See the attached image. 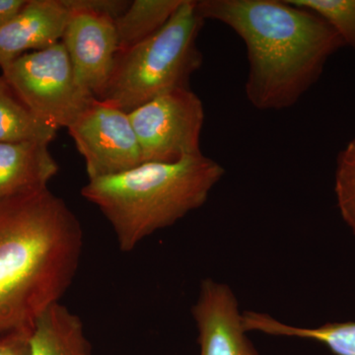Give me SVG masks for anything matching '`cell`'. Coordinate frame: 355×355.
Returning <instances> with one entry per match:
<instances>
[{
  "label": "cell",
  "instance_id": "cell-6",
  "mask_svg": "<svg viewBox=\"0 0 355 355\" xmlns=\"http://www.w3.org/2000/svg\"><path fill=\"white\" fill-rule=\"evenodd\" d=\"M144 163H173L202 154V100L191 89L160 96L128 113Z\"/></svg>",
  "mask_w": 355,
  "mask_h": 355
},
{
  "label": "cell",
  "instance_id": "cell-8",
  "mask_svg": "<svg viewBox=\"0 0 355 355\" xmlns=\"http://www.w3.org/2000/svg\"><path fill=\"white\" fill-rule=\"evenodd\" d=\"M62 44L74 76L87 94L101 99L119 51L114 20L88 12H71Z\"/></svg>",
  "mask_w": 355,
  "mask_h": 355
},
{
  "label": "cell",
  "instance_id": "cell-7",
  "mask_svg": "<svg viewBox=\"0 0 355 355\" xmlns=\"http://www.w3.org/2000/svg\"><path fill=\"white\" fill-rule=\"evenodd\" d=\"M67 130L85 161L88 180L121 174L144 163L130 116L112 103L95 98Z\"/></svg>",
  "mask_w": 355,
  "mask_h": 355
},
{
  "label": "cell",
  "instance_id": "cell-10",
  "mask_svg": "<svg viewBox=\"0 0 355 355\" xmlns=\"http://www.w3.org/2000/svg\"><path fill=\"white\" fill-rule=\"evenodd\" d=\"M71 11L64 0H27L0 28V69L29 53L60 43Z\"/></svg>",
  "mask_w": 355,
  "mask_h": 355
},
{
  "label": "cell",
  "instance_id": "cell-13",
  "mask_svg": "<svg viewBox=\"0 0 355 355\" xmlns=\"http://www.w3.org/2000/svg\"><path fill=\"white\" fill-rule=\"evenodd\" d=\"M242 316L246 331L316 340L326 345L335 355H355V322L328 323L318 328L307 329L282 323L265 313L247 311Z\"/></svg>",
  "mask_w": 355,
  "mask_h": 355
},
{
  "label": "cell",
  "instance_id": "cell-5",
  "mask_svg": "<svg viewBox=\"0 0 355 355\" xmlns=\"http://www.w3.org/2000/svg\"><path fill=\"white\" fill-rule=\"evenodd\" d=\"M2 76L33 113L51 127L69 128L94 97L77 83L62 42L2 67Z\"/></svg>",
  "mask_w": 355,
  "mask_h": 355
},
{
  "label": "cell",
  "instance_id": "cell-15",
  "mask_svg": "<svg viewBox=\"0 0 355 355\" xmlns=\"http://www.w3.org/2000/svg\"><path fill=\"white\" fill-rule=\"evenodd\" d=\"M184 0H135L114 20L119 51L150 38L174 15Z\"/></svg>",
  "mask_w": 355,
  "mask_h": 355
},
{
  "label": "cell",
  "instance_id": "cell-2",
  "mask_svg": "<svg viewBox=\"0 0 355 355\" xmlns=\"http://www.w3.org/2000/svg\"><path fill=\"white\" fill-rule=\"evenodd\" d=\"M196 6L203 20L218 21L242 40L249 64L245 93L260 111L294 106L345 46L323 18L289 0H200Z\"/></svg>",
  "mask_w": 355,
  "mask_h": 355
},
{
  "label": "cell",
  "instance_id": "cell-19",
  "mask_svg": "<svg viewBox=\"0 0 355 355\" xmlns=\"http://www.w3.org/2000/svg\"><path fill=\"white\" fill-rule=\"evenodd\" d=\"M32 333H12L0 336V355H31Z\"/></svg>",
  "mask_w": 355,
  "mask_h": 355
},
{
  "label": "cell",
  "instance_id": "cell-16",
  "mask_svg": "<svg viewBox=\"0 0 355 355\" xmlns=\"http://www.w3.org/2000/svg\"><path fill=\"white\" fill-rule=\"evenodd\" d=\"M323 18L343 44L355 50V0H289Z\"/></svg>",
  "mask_w": 355,
  "mask_h": 355
},
{
  "label": "cell",
  "instance_id": "cell-3",
  "mask_svg": "<svg viewBox=\"0 0 355 355\" xmlns=\"http://www.w3.org/2000/svg\"><path fill=\"white\" fill-rule=\"evenodd\" d=\"M225 169L200 155L173 163L147 162L113 176L89 180L81 195L111 223L128 253L156 231L202 207Z\"/></svg>",
  "mask_w": 355,
  "mask_h": 355
},
{
  "label": "cell",
  "instance_id": "cell-17",
  "mask_svg": "<svg viewBox=\"0 0 355 355\" xmlns=\"http://www.w3.org/2000/svg\"><path fill=\"white\" fill-rule=\"evenodd\" d=\"M335 190L343 220L355 235V137L338 154Z\"/></svg>",
  "mask_w": 355,
  "mask_h": 355
},
{
  "label": "cell",
  "instance_id": "cell-14",
  "mask_svg": "<svg viewBox=\"0 0 355 355\" xmlns=\"http://www.w3.org/2000/svg\"><path fill=\"white\" fill-rule=\"evenodd\" d=\"M57 133V128L40 120L0 76V142L50 144Z\"/></svg>",
  "mask_w": 355,
  "mask_h": 355
},
{
  "label": "cell",
  "instance_id": "cell-9",
  "mask_svg": "<svg viewBox=\"0 0 355 355\" xmlns=\"http://www.w3.org/2000/svg\"><path fill=\"white\" fill-rule=\"evenodd\" d=\"M191 314L200 355H259L247 338L237 298L226 284L202 280Z\"/></svg>",
  "mask_w": 355,
  "mask_h": 355
},
{
  "label": "cell",
  "instance_id": "cell-12",
  "mask_svg": "<svg viewBox=\"0 0 355 355\" xmlns=\"http://www.w3.org/2000/svg\"><path fill=\"white\" fill-rule=\"evenodd\" d=\"M31 355H91L80 317L60 302L51 306L35 324Z\"/></svg>",
  "mask_w": 355,
  "mask_h": 355
},
{
  "label": "cell",
  "instance_id": "cell-20",
  "mask_svg": "<svg viewBox=\"0 0 355 355\" xmlns=\"http://www.w3.org/2000/svg\"><path fill=\"white\" fill-rule=\"evenodd\" d=\"M27 0H0V28L19 12Z\"/></svg>",
  "mask_w": 355,
  "mask_h": 355
},
{
  "label": "cell",
  "instance_id": "cell-11",
  "mask_svg": "<svg viewBox=\"0 0 355 355\" xmlns=\"http://www.w3.org/2000/svg\"><path fill=\"white\" fill-rule=\"evenodd\" d=\"M58 165L41 142H0V200L48 189Z\"/></svg>",
  "mask_w": 355,
  "mask_h": 355
},
{
  "label": "cell",
  "instance_id": "cell-4",
  "mask_svg": "<svg viewBox=\"0 0 355 355\" xmlns=\"http://www.w3.org/2000/svg\"><path fill=\"white\" fill-rule=\"evenodd\" d=\"M203 23L196 0H184L153 36L118 51L108 86L99 100L128 114L160 96L190 89L191 76L202 64L197 41Z\"/></svg>",
  "mask_w": 355,
  "mask_h": 355
},
{
  "label": "cell",
  "instance_id": "cell-18",
  "mask_svg": "<svg viewBox=\"0 0 355 355\" xmlns=\"http://www.w3.org/2000/svg\"><path fill=\"white\" fill-rule=\"evenodd\" d=\"M71 12H88L107 16L116 20L127 10L128 0H64Z\"/></svg>",
  "mask_w": 355,
  "mask_h": 355
},
{
  "label": "cell",
  "instance_id": "cell-1",
  "mask_svg": "<svg viewBox=\"0 0 355 355\" xmlns=\"http://www.w3.org/2000/svg\"><path fill=\"white\" fill-rule=\"evenodd\" d=\"M83 231L48 189L0 200V336L32 333L71 286Z\"/></svg>",
  "mask_w": 355,
  "mask_h": 355
}]
</instances>
